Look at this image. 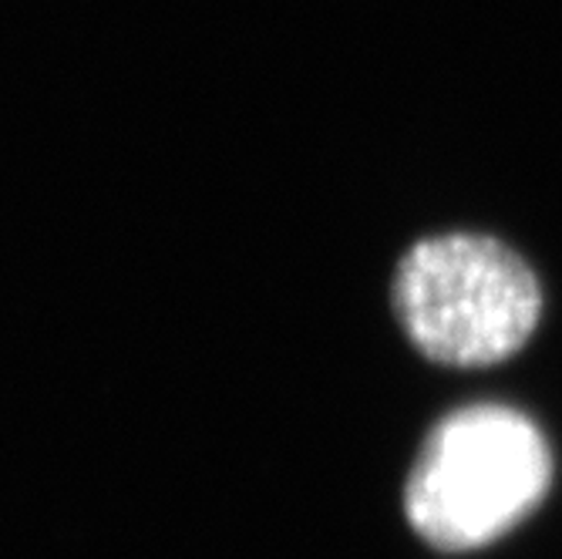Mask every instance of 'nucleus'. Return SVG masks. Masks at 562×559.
Instances as JSON below:
<instances>
[{
  "instance_id": "1",
  "label": "nucleus",
  "mask_w": 562,
  "mask_h": 559,
  "mask_svg": "<svg viewBox=\"0 0 562 559\" xmlns=\"http://www.w3.org/2000/svg\"><path fill=\"white\" fill-rule=\"evenodd\" d=\"M549 482L542 432L505 404H472L425 438L404 485V513L428 546L465 552L522 523Z\"/></svg>"
},
{
  "instance_id": "2",
  "label": "nucleus",
  "mask_w": 562,
  "mask_h": 559,
  "mask_svg": "<svg viewBox=\"0 0 562 559\" xmlns=\"http://www.w3.org/2000/svg\"><path fill=\"white\" fill-rule=\"evenodd\" d=\"M394 311L425 358L448 368H488L513 358L532 337L542 290L505 243L441 233L401 257Z\"/></svg>"
}]
</instances>
